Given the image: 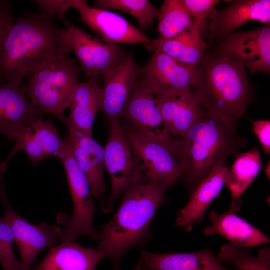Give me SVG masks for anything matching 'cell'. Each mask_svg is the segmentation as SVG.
Masks as SVG:
<instances>
[{"mask_svg": "<svg viewBox=\"0 0 270 270\" xmlns=\"http://www.w3.org/2000/svg\"><path fill=\"white\" fill-rule=\"evenodd\" d=\"M166 184L145 178L128 186L112 218L98 233V251L112 263V270H120V261L130 248L146 244L151 238L150 226L165 200Z\"/></svg>", "mask_w": 270, "mask_h": 270, "instance_id": "6da1fadb", "label": "cell"}, {"mask_svg": "<svg viewBox=\"0 0 270 270\" xmlns=\"http://www.w3.org/2000/svg\"><path fill=\"white\" fill-rule=\"evenodd\" d=\"M237 127L238 123L203 110L183 138L172 137L168 145L182 170V178L192 188L214 168L224 164L228 156H236L246 146Z\"/></svg>", "mask_w": 270, "mask_h": 270, "instance_id": "7a4b0ae2", "label": "cell"}, {"mask_svg": "<svg viewBox=\"0 0 270 270\" xmlns=\"http://www.w3.org/2000/svg\"><path fill=\"white\" fill-rule=\"evenodd\" d=\"M62 28L42 12L19 18L8 32L0 60V82L22 84L52 62L64 45Z\"/></svg>", "mask_w": 270, "mask_h": 270, "instance_id": "3957f363", "label": "cell"}, {"mask_svg": "<svg viewBox=\"0 0 270 270\" xmlns=\"http://www.w3.org/2000/svg\"><path fill=\"white\" fill-rule=\"evenodd\" d=\"M190 88L205 112L238 123L253 98L244 66L214 51L205 54L196 67Z\"/></svg>", "mask_w": 270, "mask_h": 270, "instance_id": "277c9868", "label": "cell"}, {"mask_svg": "<svg viewBox=\"0 0 270 270\" xmlns=\"http://www.w3.org/2000/svg\"><path fill=\"white\" fill-rule=\"evenodd\" d=\"M70 50L64 44L54 60L28 76L24 85L30 102L42 112H49L63 121L79 84L80 70L72 58Z\"/></svg>", "mask_w": 270, "mask_h": 270, "instance_id": "5b68a950", "label": "cell"}, {"mask_svg": "<svg viewBox=\"0 0 270 270\" xmlns=\"http://www.w3.org/2000/svg\"><path fill=\"white\" fill-rule=\"evenodd\" d=\"M64 141V148L58 158L65 170L74 210L72 216L64 222L60 240L62 242H74L81 236L98 240V233L93 225L97 207L92 198L88 182L74 159L67 140Z\"/></svg>", "mask_w": 270, "mask_h": 270, "instance_id": "8992f818", "label": "cell"}, {"mask_svg": "<svg viewBox=\"0 0 270 270\" xmlns=\"http://www.w3.org/2000/svg\"><path fill=\"white\" fill-rule=\"evenodd\" d=\"M109 133L104 148L105 168L110 180V194L101 208L108 213L114 202L130 184L146 178L128 144L120 120L109 122Z\"/></svg>", "mask_w": 270, "mask_h": 270, "instance_id": "52a82bcc", "label": "cell"}, {"mask_svg": "<svg viewBox=\"0 0 270 270\" xmlns=\"http://www.w3.org/2000/svg\"><path fill=\"white\" fill-rule=\"evenodd\" d=\"M120 124L134 156L146 178L170 186L183 178L182 168L168 142L146 135L121 118Z\"/></svg>", "mask_w": 270, "mask_h": 270, "instance_id": "ba28073f", "label": "cell"}, {"mask_svg": "<svg viewBox=\"0 0 270 270\" xmlns=\"http://www.w3.org/2000/svg\"><path fill=\"white\" fill-rule=\"evenodd\" d=\"M64 24L62 42L74 52L80 71L86 78H100L128 54L118 44L105 43L69 21L65 20Z\"/></svg>", "mask_w": 270, "mask_h": 270, "instance_id": "9c48e42d", "label": "cell"}, {"mask_svg": "<svg viewBox=\"0 0 270 270\" xmlns=\"http://www.w3.org/2000/svg\"><path fill=\"white\" fill-rule=\"evenodd\" d=\"M221 56L242 63L252 74L270 72V27L234 32L212 46Z\"/></svg>", "mask_w": 270, "mask_h": 270, "instance_id": "30bf717a", "label": "cell"}, {"mask_svg": "<svg viewBox=\"0 0 270 270\" xmlns=\"http://www.w3.org/2000/svg\"><path fill=\"white\" fill-rule=\"evenodd\" d=\"M0 192L6 208L2 217L12 230L21 262L29 270L42 250L52 248L60 240L62 230L57 226H52L45 222L34 224L28 222L17 214L8 204L2 183L0 186Z\"/></svg>", "mask_w": 270, "mask_h": 270, "instance_id": "8fae6325", "label": "cell"}, {"mask_svg": "<svg viewBox=\"0 0 270 270\" xmlns=\"http://www.w3.org/2000/svg\"><path fill=\"white\" fill-rule=\"evenodd\" d=\"M72 8L105 43L146 45L150 42L140 29L116 13L90 6L86 0H73Z\"/></svg>", "mask_w": 270, "mask_h": 270, "instance_id": "7c38bea8", "label": "cell"}, {"mask_svg": "<svg viewBox=\"0 0 270 270\" xmlns=\"http://www.w3.org/2000/svg\"><path fill=\"white\" fill-rule=\"evenodd\" d=\"M196 72V67L182 64L156 50L140 67L138 80L149 91L158 95L190 88Z\"/></svg>", "mask_w": 270, "mask_h": 270, "instance_id": "4fadbf2b", "label": "cell"}, {"mask_svg": "<svg viewBox=\"0 0 270 270\" xmlns=\"http://www.w3.org/2000/svg\"><path fill=\"white\" fill-rule=\"evenodd\" d=\"M12 141L16 142L14 148L8 159L0 164L1 178L10 158L18 151H24L36 164L49 157L58 158L65 146L64 140L60 138L50 119L40 120L21 128Z\"/></svg>", "mask_w": 270, "mask_h": 270, "instance_id": "5bb4252c", "label": "cell"}, {"mask_svg": "<svg viewBox=\"0 0 270 270\" xmlns=\"http://www.w3.org/2000/svg\"><path fill=\"white\" fill-rule=\"evenodd\" d=\"M132 53L118 66L104 72L102 111L110 122L122 118L140 74Z\"/></svg>", "mask_w": 270, "mask_h": 270, "instance_id": "9a60e30c", "label": "cell"}, {"mask_svg": "<svg viewBox=\"0 0 270 270\" xmlns=\"http://www.w3.org/2000/svg\"><path fill=\"white\" fill-rule=\"evenodd\" d=\"M208 25L211 46L224 40L248 21L270 24V0H235L228 7L217 10Z\"/></svg>", "mask_w": 270, "mask_h": 270, "instance_id": "2e32d148", "label": "cell"}, {"mask_svg": "<svg viewBox=\"0 0 270 270\" xmlns=\"http://www.w3.org/2000/svg\"><path fill=\"white\" fill-rule=\"evenodd\" d=\"M44 114L27 98L22 84L0 82V135L12 141L19 130L42 120Z\"/></svg>", "mask_w": 270, "mask_h": 270, "instance_id": "e0dca14e", "label": "cell"}, {"mask_svg": "<svg viewBox=\"0 0 270 270\" xmlns=\"http://www.w3.org/2000/svg\"><path fill=\"white\" fill-rule=\"evenodd\" d=\"M68 128L66 139L74 159L88 182L92 196L102 202L106 187L104 174V148L94 140L92 134Z\"/></svg>", "mask_w": 270, "mask_h": 270, "instance_id": "ac0fdd59", "label": "cell"}, {"mask_svg": "<svg viewBox=\"0 0 270 270\" xmlns=\"http://www.w3.org/2000/svg\"><path fill=\"white\" fill-rule=\"evenodd\" d=\"M122 118L146 135L167 142L172 137L165 129L156 96L138 78Z\"/></svg>", "mask_w": 270, "mask_h": 270, "instance_id": "d6986e66", "label": "cell"}, {"mask_svg": "<svg viewBox=\"0 0 270 270\" xmlns=\"http://www.w3.org/2000/svg\"><path fill=\"white\" fill-rule=\"evenodd\" d=\"M156 96L166 130L183 138L202 112L191 88Z\"/></svg>", "mask_w": 270, "mask_h": 270, "instance_id": "ffe728a7", "label": "cell"}, {"mask_svg": "<svg viewBox=\"0 0 270 270\" xmlns=\"http://www.w3.org/2000/svg\"><path fill=\"white\" fill-rule=\"evenodd\" d=\"M228 170L224 164H220L197 185L188 203L177 212L176 226L190 232L201 222L206 210L225 185Z\"/></svg>", "mask_w": 270, "mask_h": 270, "instance_id": "44dd1931", "label": "cell"}, {"mask_svg": "<svg viewBox=\"0 0 270 270\" xmlns=\"http://www.w3.org/2000/svg\"><path fill=\"white\" fill-rule=\"evenodd\" d=\"M134 270H230L209 248L192 253L155 254L141 250Z\"/></svg>", "mask_w": 270, "mask_h": 270, "instance_id": "7402d4cb", "label": "cell"}, {"mask_svg": "<svg viewBox=\"0 0 270 270\" xmlns=\"http://www.w3.org/2000/svg\"><path fill=\"white\" fill-rule=\"evenodd\" d=\"M229 210L219 214L214 210L208 214L210 224L204 232L206 236L218 234L231 244L240 248L258 246L270 242V238L244 219Z\"/></svg>", "mask_w": 270, "mask_h": 270, "instance_id": "603a6c76", "label": "cell"}, {"mask_svg": "<svg viewBox=\"0 0 270 270\" xmlns=\"http://www.w3.org/2000/svg\"><path fill=\"white\" fill-rule=\"evenodd\" d=\"M99 84L100 78L79 82L69 108L70 114L62 121L68 128L92 134L96 115L102 105V90Z\"/></svg>", "mask_w": 270, "mask_h": 270, "instance_id": "cb8c5ba5", "label": "cell"}, {"mask_svg": "<svg viewBox=\"0 0 270 270\" xmlns=\"http://www.w3.org/2000/svg\"><path fill=\"white\" fill-rule=\"evenodd\" d=\"M97 250L74 242L52 247L45 258L29 270H95L102 260Z\"/></svg>", "mask_w": 270, "mask_h": 270, "instance_id": "d4e9b609", "label": "cell"}, {"mask_svg": "<svg viewBox=\"0 0 270 270\" xmlns=\"http://www.w3.org/2000/svg\"><path fill=\"white\" fill-rule=\"evenodd\" d=\"M202 26H197L166 40L158 38L150 40L145 45L150 52L158 50L182 64L192 67L198 66L205 54L209 44L200 35Z\"/></svg>", "mask_w": 270, "mask_h": 270, "instance_id": "484cf974", "label": "cell"}, {"mask_svg": "<svg viewBox=\"0 0 270 270\" xmlns=\"http://www.w3.org/2000/svg\"><path fill=\"white\" fill-rule=\"evenodd\" d=\"M261 168L260 154L256 147L236 156L226 179L225 184L232 197L230 210L236 212L240 208L241 195L258 174Z\"/></svg>", "mask_w": 270, "mask_h": 270, "instance_id": "4316f807", "label": "cell"}, {"mask_svg": "<svg viewBox=\"0 0 270 270\" xmlns=\"http://www.w3.org/2000/svg\"><path fill=\"white\" fill-rule=\"evenodd\" d=\"M158 39L166 40L204 22L196 20L188 13L182 0H165L158 10Z\"/></svg>", "mask_w": 270, "mask_h": 270, "instance_id": "83f0119b", "label": "cell"}, {"mask_svg": "<svg viewBox=\"0 0 270 270\" xmlns=\"http://www.w3.org/2000/svg\"><path fill=\"white\" fill-rule=\"evenodd\" d=\"M220 262L232 264L237 270H270V248L259 250L256 257L248 250L231 244L222 246L216 256Z\"/></svg>", "mask_w": 270, "mask_h": 270, "instance_id": "f1b7e54d", "label": "cell"}, {"mask_svg": "<svg viewBox=\"0 0 270 270\" xmlns=\"http://www.w3.org/2000/svg\"><path fill=\"white\" fill-rule=\"evenodd\" d=\"M93 7L129 14L138 22L141 31L150 28L158 14V9L148 0H98Z\"/></svg>", "mask_w": 270, "mask_h": 270, "instance_id": "f546056e", "label": "cell"}, {"mask_svg": "<svg viewBox=\"0 0 270 270\" xmlns=\"http://www.w3.org/2000/svg\"><path fill=\"white\" fill-rule=\"evenodd\" d=\"M14 242L10 226L2 216L0 218V263L3 270H27L14 254Z\"/></svg>", "mask_w": 270, "mask_h": 270, "instance_id": "4dcf8cb0", "label": "cell"}, {"mask_svg": "<svg viewBox=\"0 0 270 270\" xmlns=\"http://www.w3.org/2000/svg\"><path fill=\"white\" fill-rule=\"evenodd\" d=\"M220 2L218 0H182L191 17L196 21L204 22L216 12V8Z\"/></svg>", "mask_w": 270, "mask_h": 270, "instance_id": "1f68e13d", "label": "cell"}, {"mask_svg": "<svg viewBox=\"0 0 270 270\" xmlns=\"http://www.w3.org/2000/svg\"><path fill=\"white\" fill-rule=\"evenodd\" d=\"M32 2L43 12L53 18L56 16L63 20L65 14L72 8L73 0H34Z\"/></svg>", "mask_w": 270, "mask_h": 270, "instance_id": "d6a6232c", "label": "cell"}, {"mask_svg": "<svg viewBox=\"0 0 270 270\" xmlns=\"http://www.w3.org/2000/svg\"><path fill=\"white\" fill-rule=\"evenodd\" d=\"M14 22L12 4L0 0V60L6 38Z\"/></svg>", "mask_w": 270, "mask_h": 270, "instance_id": "836d02e7", "label": "cell"}, {"mask_svg": "<svg viewBox=\"0 0 270 270\" xmlns=\"http://www.w3.org/2000/svg\"><path fill=\"white\" fill-rule=\"evenodd\" d=\"M253 131L266 154L270 152V121L268 120H250Z\"/></svg>", "mask_w": 270, "mask_h": 270, "instance_id": "e575fe53", "label": "cell"}, {"mask_svg": "<svg viewBox=\"0 0 270 270\" xmlns=\"http://www.w3.org/2000/svg\"><path fill=\"white\" fill-rule=\"evenodd\" d=\"M266 176L268 177V178H270V162H269L268 164V165L266 167Z\"/></svg>", "mask_w": 270, "mask_h": 270, "instance_id": "d590c367", "label": "cell"}]
</instances>
